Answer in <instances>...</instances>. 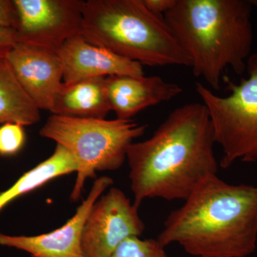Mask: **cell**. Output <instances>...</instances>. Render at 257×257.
Masks as SVG:
<instances>
[{
    "label": "cell",
    "instance_id": "cell-1",
    "mask_svg": "<svg viewBox=\"0 0 257 257\" xmlns=\"http://www.w3.org/2000/svg\"><path fill=\"white\" fill-rule=\"evenodd\" d=\"M214 133L206 106L172 111L151 138L126 152L135 207L146 199L185 200L203 181L217 175Z\"/></svg>",
    "mask_w": 257,
    "mask_h": 257
},
{
    "label": "cell",
    "instance_id": "cell-2",
    "mask_svg": "<svg viewBox=\"0 0 257 257\" xmlns=\"http://www.w3.org/2000/svg\"><path fill=\"white\" fill-rule=\"evenodd\" d=\"M157 241L196 257H246L257 244V186L211 176L172 211Z\"/></svg>",
    "mask_w": 257,
    "mask_h": 257
},
{
    "label": "cell",
    "instance_id": "cell-3",
    "mask_svg": "<svg viewBox=\"0 0 257 257\" xmlns=\"http://www.w3.org/2000/svg\"><path fill=\"white\" fill-rule=\"evenodd\" d=\"M252 6L246 0H176L163 15L192 62V72L219 91L225 69L246 72L251 55Z\"/></svg>",
    "mask_w": 257,
    "mask_h": 257
},
{
    "label": "cell",
    "instance_id": "cell-4",
    "mask_svg": "<svg viewBox=\"0 0 257 257\" xmlns=\"http://www.w3.org/2000/svg\"><path fill=\"white\" fill-rule=\"evenodd\" d=\"M82 15L81 35L93 45L143 66H192L163 17L142 0H88Z\"/></svg>",
    "mask_w": 257,
    "mask_h": 257
},
{
    "label": "cell",
    "instance_id": "cell-5",
    "mask_svg": "<svg viewBox=\"0 0 257 257\" xmlns=\"http://www.w3.org/2000/svg\"><path fill=\"white\" fill-rule=\"evenodd\" d=\"M146 125L133 120L77 118L52 114L40 131L71 152L77 162V178L70 198L77 201L87 179L96 172L119 169L128 147L143 136Z\"/></svg>",
    "mask_w": 257,
    "mask_h": 257
},
{
    "label": "cell",
    "instance_id": "cell-6",
    "mask_svg": "<svg viewBox=\"0 0 257 257\" xmlns=\"http://www.w3.org/2000/svg\"><path fill=\"white\" fill-rule=\"evenodd\" d=\"M247 78L236 84L224 76L229 95L221 96L204 84L195 89L207 108L215 143L222 151L219 165L227 169L235 162H257V53L246 61Z\"/></svg>",
    "mask_w": 257,
    "mask_h": 257
},
{
    "label": "cell",
    "instance_id": "cell-7",
    "mask_svg": "<svg viewBox=\"0 0 257 257\" xmlns=\"http://www.w3.org/2000/svg\"><path fill=\"white\" fill-rule=\"evenodd\" d=\"M17 12L15 39L58 52L82 30L81 0H13Z\"/></svg>",
    "mask_w": 257,
    "mask_h": 257
},
{
    "label": "cell",
    "instance_id": "cell-8",
    "mask_svg": "<svg viewBox=\"0 0 257 257\" xmlns=\"http://www.w3.org/2000/svg\"><path fill=\"white\" fill-rule=\"evenodd\" d=\"M138 209L116 187L99 198L83 229V257H109L128 238L140 237L145 226Z\"/></svg>",
    "mask_w": 257,
    "mask_h": 257
},
{
    "label": "cell",
    "instance_id": "cell-9",
    "mask_svg": "<svg viewBox=\"0 0 257 257\" xmlns=\"http://www.w3.org/2000/svg\"><path fill=\"white\" fill-rule=\"evenodd\" d=\"M113 179L103 176L94 181L86 199L77 208L74 215L58 229L37 236H11L0 233V245L23 250L32 257H83V229L94 203Z\"/></svg>",
    "mask_w": 257,
    "mask_h": 257
},
{
    "label": "cell",
    "instance_id": "cell-10",
    "mask_svg": "<svg viewBox=\"0 0 257 257\" xmlns=\"http://www.w3.org/2000/svg\"><path fill=\"white\" fill-rule=\"evenodd\" d=\"M6 60L37 107L50 111L55 94L63 83L58 52L17 42Z\"/></svg>",
    "mask_w": 257,
    "mask_h": 257
},
{
    "label": "cell",
    "instance_id": "cell-11",
    "mask_svg": "<svg viewBox=\"0 0 257 257\" xmlns=\"http://www.w3.org/2000/svg\"><path fill=\"white\" fill-rule=\"evenodd\" d=\"M65 84L109 76H145L143 66L93 45L82 35L64 42L58 51Z\"/></svg>",
    "mask_w": 257,
    "mask_h": 257
},
{
    "label": "cell",
    "instance_id": "cell-12",
    "mask_svg": "<svg viewBox=\"0 0 257 257\" xmlns=\"http://www.w3.org/2000/svg\"><path fill=\"white\" fill-rule=\"evenodd\" d=\"M105 89L111 110L117 119L124 120H132L143 109L172 100L183 92L178 84L159 76H109L105 77Z\"/></svg>",
    "mask_w": 257,
    "mask_h": 257
},
{
    "label": "cell",
    "instance_id": "cell-13",
    "mask_svg": "<svg viewBox=\"0 0 257 257\" xmlns=\"http://www.w3.org/2000/svg\"><path fill=\"white\" fill-rule=\"evenodd\" d=\"M110 111L105 77H96L72 84L62 83L50 111L59 116L105 119Z\"/></svg>",
    "mask_w": 257,
    "mask_h": 257
},
{
    "label": "cell",
    "instance_id": "cell-14",
    "mask_svg": "<svg viewBox=\"0 0 257 257\" xmlns=\"http://www.w3.org/2000/svg\"><path fill=\"white\" fill-rule=\"evenodd\" d=\"M75 159L65 147L57 144L46 160L24 174L11 187L0 192V211L19 197L41 187L52 179L77 172Z\"/></svg>",
    "mask_w": 257,
    "mask_h": 257
},
{
    "label": "cell",
    "instance_id": "cell-15",
    "mask_svg": "<svg viewBox=\"0 0 257 257\" xmlns=\"http://www.w3.org/2000/svg\"><path fill=\"white\" fill-rule=\"evenodd\" d=\"M41 119L40 109L28 95L6 58L0 59V126H30Z\"/></svg>",
    "mask_w": 257,
    "mask_h": 257
},
{
    "label": "cell",
    "instance_id": "cell-16",
    "mask_svg": "<svg viewBox=\"0 0 257 257\" xmlns=\"http://www.w3.org/2000/svg\"><path fill=\"white\" fill-rule=\"evenodd\" d=\"M165 248L157 239L133 236L123 241L109 257H169Z\"/></svg>",
    "mask_w": 257,
    "mask_h": 257
},
{
    "label": "cell",
    "instance_id": "cell-17",
    "mask_svg": "<svg viewBox=\"0 0 257 257\" xmlns=\"http://www.w3.org/2000/svg\"><path fill=\"white\" fill-rule=\"evenodd\" d=\"M26 133L21 124L7 123L0 126V156L17 155L25 146Z\"/></svg>",
    "mask_w": 257,
    "mask_h": 257
},
{
    "label": "cell",
    "instance_id": "cell-18",
    "mask_svg": "<svg viewBox=\"0 0 257 257\" xmlns=\"http://www.w3.org/2000/svg\"><path fill=\"white\" fill-rule=\"evenodd\" d=\"M17 12L13 0H0V28L15 30Z\"/></svg>",
    "mask_w": 257,
    "mask_h": 257
},
{
    "label": "cell",
    "instance_id": "cell-19",
    "mask_svg": "<svg viewBox=\"0 0 257 257\" xmlns=\"http://www.w3.org/2000/svg\"><path fill=\"white\" fill-rule=\"evenodd\" d=\"M16 43L14 30L0 28V59L6 58Z\"/></svg>",
    "mask_w": 257,
    "mask_h": 257
},
{
    "label": "cell",
    "instance_id": "cell-20",
    "mask_svg": "<svg viewBox=\"0 0 257 257\" xmlns=\"http://www.w3.org/2000/svg\"><path fill=\"white\" fill-rule=\"evenodd\" d=\"M149 11L157 16L163 17L173 8L176 0H142Z\"/></svg>",
    "mask_w": 257,
    "mask_h": 257
},
{
    "label": "cell",
    "instance_id": "cell-21",
    "mask_svg": "<svg viewBox=\"0 0 257 257\" xmlns=\"http://www.w3.org/2000/svg\"><path fill=\"white\" fill-rule=\"evenodd\" d=\"M249 3L251 6H254L255 8H257V0H251V1H249Z\"/></svg>",
    "mask_w": 257,
    "mask_h": 257
}]
</instances>
